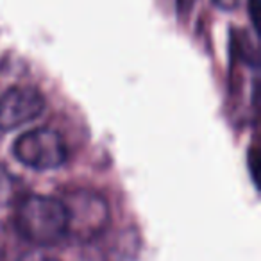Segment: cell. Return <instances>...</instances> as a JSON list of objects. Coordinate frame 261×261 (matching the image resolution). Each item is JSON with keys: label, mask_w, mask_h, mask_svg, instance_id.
I'll return each instance as SVG.
<instances>
[{"label": "cell", "mask_w": 261, "mask_h": 261, "mask_svg": "<svg viewBox=\"0 0 261 261\" xmlns=\"http://www.w3.org/2000/svg\"><path fill=\"white\" fill-rule=\"evenodd\" d=\"M16 231L29 243L54 247L68 236V213L61 199L48 195H27L15 213Z\"/></svg>", "instance_id": "cell-1"}, {"label": "cell", "mask_w": 261, "mask_h": 261, "mask_svg": "<svg viewBox=\"0 0 261 261\" xmlns=\"http://www.w3.org/2000/svg\"><path fill=\"white\" fill-rule=\"evenodd\" d=\"M68 213V234L79 242H90L106 229L109 210L106 200L90 190L68 192L61 199Z\"/></svg>", "instance_id": "cell-2"}, {"label": "cell", "mask_w": 261, "mask_h": 261, "mask_svg": "<svg viewBox=\"0 0 261 261\" xmlns=\"http://www.w3.org/2000/svg\"><path fill=\"white\" fill-rule=\"evenodd\" d=\"M15 158L34 170H54L68 158V150L61 136L52 129H33L16 138L13 145Z\"/></svg>", "instance_id": "cell-3"}, {"label": "cell", "mask_w": 261, "mask_h": 261, "mask_svg": "<svg viewBox=\"0 0 261 261\" xmlns=\"http://www.w3.org/2000/svg\"><path fill=\"white\" fill-rule=\"evenodd\" d=\"M45 97L29 86H15L0 95V129L13 130L36 120L45 111Z\"/></svg>", "instance_id": "cell-4"}, {"label": "cell", "mask_w": 261, "mask_h": 261, "mask_svg": "<svg viewBox=\"0 0 261 261\" xmlns=\"http://www.w3.org/2000/svg\"><path fill=\"white\" fill-rule=\"evenodd\" d=\"M213 2L215 6H218L220 9H225V11H232L240 4V0H213Z\"/></svg>", "instance_id": "cell-5"}]
</instances>
